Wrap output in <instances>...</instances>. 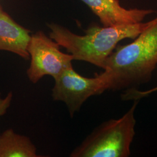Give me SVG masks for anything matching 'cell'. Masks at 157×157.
I'll use <instances>...</instances> for the list:
<instances>
[{
    "label": "cell",
    "mask_w": 157,
    "mask_h": 157,
    "mask_svg": "<svg viewBox=\"0 0 157 157\" xmlns=\"http://www.w3.org/2000/svg\"><path fill=\"white\" fill-rule=\"evenodd\" d=\"M157 67V17L134 41L117 46L101 73L107 90L124 91L149 82Z\"/></svg>",
    "instance_id": "1"
},
{
    "label": "cell",
    "mask_w": 157,
    "mask_h": 157,
    "mask_svg": "<svg viewBox=\"0 0 157 157\" xmlns=\"http://www.w3.org/2000/svg\"><path fill=\"white\" fill-rule=\"evenodd\" d=\"M147 22L100 27L92 25L84 35L71 32L61 25H48L50 36L72 55L74 60L89 62L97 67H104L107 58L124 39H135L151 23Z\"/></svg>",
    "instance_id": "2"
},
{
    "label": "cell",
    "mask_w": 157,
    "mask_h": 157,
    "mask_svg": "<svg viewBox=\"0 0 157 157\" xmlns=\"http://www.w3.org/2000/svg\"><path fill=\"white\" fill-rule=\"evenodd\" d=\"M140 100L119 119L100 124L70 155L71 157H128L135 138V111Z\"/></svg>",
    "instance_id": "3"
},
{
    "label": "cell",
    "mask_w": 157,
    "mask_h": 157,
    "mask_svg": "<svg viewBox=\"0 0 157 157\" xmlns=\"http://www.w3.org/2000/svg\"><path fill=\"white\" fill-rule=\"evenodd\" d=\"M59 46L41 31L31 36L28 47L31 61L27 70L30 82L36 83L44 76L55 79L67 69L73 67L72 55L63 53Z\"/></svg>",
    "instance_id": "4"
},
{
    "label": "cell",
    "mask_w": 157,
    "mask_h": 157,
    "mask_svg": "<svg viewBox=\"0 0 157 157\" xmlns=\"http://www.w3.org/2000/svg\"><path fill=\"white\" fill-rule=\"evenodd\" d=\"M54 80L52 98L66 104L71 117L80 110L87 99L93 95L101 94L107 90L101 73L88 78L79 75L73 67L67 69Z\"/></svg>",
    "instance_id": "5"
},
{
    "label": "cell",
    "mask_w": 157,
    "mask_h": 157,
    "mask_svg": "<svg viewBox=\"0 0 157 157\" xmlns=\"http://www.w3.org/2000/svg\"><path fill=\"white\" fill-rule=\"evenodd\" d=\"M98 17L103 26L125 25L143 22L155 11L152 9H126L119 0H81Z\"/></svg>",
    "instance_id": "6"
},
{
    "label": "cell",
    "mask_w": 157,
    "mask_h": 157,
    "mask_svg": "<svg viewBox=\"0 0 157 157\" xmlns=\"http://www.w3.org/2000/svg\"><path fill=\"white\" fill-rule=\"evenodd\" d=\"M30 32L15 22L0 5V50L10 51L29 59Z\"/></svg>",
    "instance_id": "7"
},
{
    "label": "cell",
    "mask_w": 157,
    "mask_h": 157,
    "mask_svg": "<svg viewBox=\"0 0 157 157\" xmlns=\"http://www.w3.org/2000/svg\"><path fill=\"white\" fill-rule=\"evenodd\" d=\"M36 146L28 137L7 129L0 135V157H37Z\"/></svg>",
    "instance_id": "8"
},
{
    "label": "cell",
    "mask_w": 157,
    "mask_h": 157,
    "mask_svg": "<svg viewBox=\"0 0 157 157\" xmlns=\"http://www.w3.org/2000/svg\"><path fill=\"white\" fill-rule=\"evenodd\" d=\"M156 91H157V86L150 90L145 91H141L138 89L126 90L123 91L121 98L124 101L140 100L141 98L147 97Z\"/></svg>",
    "instance_id": "9"
},
{
    "label": "cell",
    "mask_w": 157,
    "mask_h": 157,
    "mask_svg": "<svg viewBox=\"0 0 157 157\" xmlns=\"http://www.w3.org/2000/svg\"><path fill=\"white\" fill-rule=\"evenodd\" d=\"M12 96V93L10 92L4 98H1L0 97V117L6 113L8 108L10 106Z\"/></svg>",
    "instance_id": "10"
}]
</instances>
